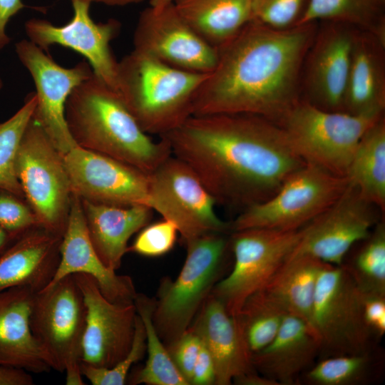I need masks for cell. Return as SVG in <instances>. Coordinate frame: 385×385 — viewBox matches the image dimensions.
Segmentation results:
<instances>
[{
    "label": "cell",
    "instance_id": "cell-3",
    "mask_svg": "<svg viewBox=\"0 0 385 385\" xmlns=\"http://www.w3.org/2000/svg\"><path fill=\"white\" fill-rule=\"evenodd\" d=\"M77 146L150 173L172 155L168 142L153 140L140 128L120 93L94 73L77 86L65 108Z\"/></svg>",
    "mask_w": 385,
    "mask_h": 385
},
{
    "label": "cell",
    "instance_id": "cell-5",
    "mask_svg": "<svg viewBox=\"0 0 385 385\" xmlns=\"http://www.w3.org/2000/svg\"><path fill=\"white\" fill-rule=\"evenodd\" d=\"M227 233L211 232L185 242L187 254L177 277L162 280L153 322L166 347L183 334L222 278L230 247Z\"/></svg>",
    "mask_w": 385,
    "mask_h": 385
},
{
    "label": "cell",
    "instance_id": "cell-32",
    "mask_svg": "<svg viewBox=\"0 0 385 385\" xmlns=\"http://www.w3.org/2000/svg\"><path fill=\"white\" fill-rule=\"evenodd\" d=\"M287 314L263 289L245 301L237 316L252 354L274 339Z\"/></svg>",
    "mask_w": 385,
    "mask_h": 385
},
{
    "label": "cell",
    "instance_id": "cell-42",
    "mask_svg": "<svg viewBox=\"0 0 385 385\" xmlns=\"http://www.w3.org/2000/svg\"><path fill=\"white\" fill-rule=\"evenodd\" d=\"M190 384L215 385L214 363L210 353L202 344L192 369Z\"/></svg>",
    "mask_w": 385,
    "mask_h": 385
},
{
    "label": "cell",
    "instance_id": "cell-27",
    "mask_svg": "<svg viewBox=\"0 0 385 385\" xmlns=\"http://www.w3.org/2000/svg\"><path fill=\"white\" fill-rule=\"evenodd\" d=\"M181 17L217 49L252 20V0H174Z\"/></svg>",
    "mask_w": 385,
    "mask_h": 385
},
{
    "label": "cell",
    "instance_id": "cell-17",
    "mask_svg": "<svg viewBox=\"0 0 385 385\" xmlns=\"http://www.w3.org/2000/svg\"><path fill=\"white\" fill-rule=\"evenodd\" d=\"M72 193L83 200L150 207L148 173L105 155L73 148L64 155Z\"/></svg>",
    "mask_w": 385,
    "mask_h": 385
},
{
    "label": "cell",
    "instance_id": "cell-48",
    "mask_svg": "<svg viewBox=\"0 0 385 385\" xmlns=\"http://www.w3.org/2000/svg\"><path fill=\"white\" fill-rule=\"evenodd\" d=\"M150 6L155 9H161L170 4H172L174 0H149Z\"/></svg>",
    "mask_w": 385,
    "mask_h": 385
},
{
    "label": "cell",
    "instance_id": "cell-12",
    "mask_svg": "<svg viewBox=\"0 0 385 385\" xmlns=\"http://www.w3.org/2000/svg\"><path fill=\"white\" fill-rule=\"evenodd\" d=\"M150 207L173 222L184 241L211 232L227 233L230 222L215 212V200L194 171L171 155L148 173Z\"/></svg>",
    "mask_w": 385,
    "mask_h": 385
},
{
    "label": "cell",
    "instance_id": "cell-46",
    "mask_svg": "<svg viewBox=\"0 0 385 385\" xmlns=\"http://www.w3.org/2000/svg\"><path fill=\"white\" fill-rule=\"evenodd\" d=\"M75 1V0H71ZM80 1H88L89 3H98V4H103L108 6H127L130 4H138L144 0H80Z\"/></svg>",
    "mask_w": 385,
    "mask_h": 385
},
{
    "label": "cell",
    "instance_id": "cell-40",
    "mask_svg": "<svg viewBox=\"0 0 385 385\" xmlns=\"http://www.w3.org/2000/svg\"><path fill=\"white\" fill-rule=\"evenodd\" d=\"M201 347L202 343L198 337L189 329L167 346L175 366L189 385Z\"/></svg>",
    "mask_w": 385,
    "mask_h": 385
},
{
    "label": "cell",
    "instance_id": "cell-33",
    "mask_svg": "<svg viewBox=\"0 0 385 385\" xmlns=\"http://www.w3.org/2000/svg\"><path fill=\"white\" fill-rule=\"evenodd\" d=\"M376 353L339 355L318 359L300 378L312 385H361L371 381Z\"/></svg>",
    "mask_w": 385,
    "mask_h": 385
},
{
    "label": "cell",
    "instance_id": "cell-25",
    "mask_svg": "<svg viewBox=\"0 0 385 385\" xmlns=\"http://www.w3.org/2000/svg\"><path fill=\"white\" fill-rule=\"evenodd\" d=\"M385 108V44L358 29L351 57L344 111L383 114Z\"/></svg>",
    "mask_w": 385,
    "mask_h": 385
},
{
    "label": "cell",
    "instance_id": "cell-39",
    "mask_svg": "<svg viewBox=\"0 0 385 385\" xmlns=\"http://www.w3.org/2000/svg\"><path fill=\"white\" fill-rule=\"evenodd\" d=\"M0 227L19 237L41 226L25 198L0 188Z\"/></svg>",
    "mask_w": 385,
    "mask_h": 385
},
{
    "label": "cell",
    "instance_id": "cell-41",
    "mask_svg": "<svg viewBox=\"0 0 385 385\" xmlns=\"http://www.w3.org/2000/svg\"><path fill=\"white\" fill-rule=\"evenodd\" d=\"M363 307L366 323L378 340L385 333V295L364 293Z\"/></svg>",
    "mask_w": 385,
    "mask_h": 385
},
{
    "label": "cell",
    "instance_id": "cell-28",
    "mask_svg": "<svg viewBox=\"0 0 385 385\" xmlns=\"http://www.w3.org/2000/svg\"><path fill=\"white\" fill-rule=\"evenodd\" d=\"M325 264L309 256L289 257L263 289L287 314L312 326L317 281Z\"/></svg>",
    "mask_w": 385,
    "mask_h": 385
},
{
    "label": "cell",
    "instance_id": "cell-38",
    "mask_svg": "<svg viewBox=\"0 0 385 385\" xmlns=\"http://www.w3.org/2000/svg\"><path fill=\"white\" fill-rule=\"evenodd\" d=\"M178 233L176 225L165 219L148 224L139 231L128 252L149 257L163 256L173 248Z\"/></svg>",
    "mask_w": 385,
    "mask_h": 385
},
{
    "label": "cell",
    "instance_id": "cell-18",
    "mask_svg": "<svg viewBox=\"0 0 385 385\" xmlns=\"http://www.w3.org/2000/svg\"><path fill=\"white\" fill-rule=\"evenodd\" d=\"M86 308L81 363L111 368L129 352L135 333L134 303L112 302L89 275L74 274Z\"/></svg>",
    "mask_w": 385,
    "mask_h": 385
},
{
    "label": "cell",
    "instance_id": "cell-34",
    "mask_svg": "<svg viewBox=\"0 0 385 385\" xmlns=\"http://www.w3.org/2000/svg\"><path fill=\"white\" fill-rule=\"evenodd\" d=\"M350 262L342 265L364 294L385 295V226L377 223L361 241Z\"/></svg>",
    "mask_w": 385,
    "mask_h": 385
},
{
    "label": "cell",
    "instance_id": "cell-30",
    "mask_svg": "<svg viewBox=\"0 0 385 385\" xmlns=\"http://www.w3.org/2000/svg\"><path fill=\"white\" fill-rule=\"evenodd\" d=\"M384 5L378 0H308L297 25L335 21L373 34L385 43Z\"/></svg>",
    "mask_w": 385,
    "mask_h": 385
},
{
    "label": "cell",
    "instance_id": "cell-21",
    "mask_svg": "<svg viewBox=\"0 0 385 385\" xmlns=\"http://www.w3.org/2000/svg\"><path fill=\"white\" fill-rule=\"evenodd\" d=\"M188 329L198 337L212 359L215 385H230L256 371L238 316L230 314L212 294Z\"/></svg>",
    "mask_w": 385,
    "mask_h": 385
},
{
    "label": "cell",
    "instance_id": "cell-16",
    "mask_svg": "<svg viewBox=\"0 0 385 385\" xmlns=\"http://www.w3.org/2000/svg\"><path fill=\"white\" fill-rule=\"evenodd\" d=\"M374 206L349 183L333 205L302 227L301 239L289 257L305 255L342 265L353 246L367 237L377 224Z\"/></svg>",
    "mask_w": 385,
    "mask_h": 385
},
{
    "label": "cell",
    "instance_id": "cell-22",
    "mask_svg": "<svg viewBox=\"0 0 385 385\" xmlns=\"http://www.w3.org/2000/svg\"><path fill=\"white\" fill-rule=\"evenodd\" d=\"M319 338L306 321L287 314L274 339L252 354L255 369L278 385H294L319 358Z\"/></svg>",
    "mask_w": 385,
    "mask_h": 385
},
{
    "label": "cell",
    "instance_id": "cell-24",
    "mask_svg": "<svg viewBox=\"0 0 385 385\" xmlns=\"http://www.w3.org/2000/svg\"><path fill=\"white\" fill-rule=\"evenodd\" d=\"M62 237L41 227L25 232L0 255V289L26 286L38 292L52 279Z\"/></svg>",
    "mask_w": 385,
    "mask_h": 385
},
{
    "label": "cell",
    "instance_id": "cell-35",
    "mask_svg": "<svg viewBox=\"0 0 385 385\" xmlns=\"http://www.w3.org/2000/svg\"><path fill=\"white\" fill-rule=\"evenodd\" d=\"M36 104L35 93L9 119L0 123V188L24 197L16 171V160L24 131Z\"/></svg>",
    "mask_w": 385,
    "mask_h": 385
},
{
    "label": "cell",
    "instance_id": "cell-2",
    "mask_svg": "<svg viewBox=\"0 0 385 385\" xmlns=\"http://www.w3.org/2000/svg\"><path fill=\"white\" fill-rule=\"evenodd\" d=\"M317 22L273 29L250 21L217 48L192 115L250 114L277 123L299 100L302 70Z\"/></svg>",
    "mask_w": 385,
    "mask_h": 385
},
{
    "label": "cell",
    "instance_id": "cell-36",
    "mask_svg": "<svg viewBox=\"0 0 385 385\" xmlns=\"http://www.w3.org/2000/svg\"><path fill=\"white\" fill-rule=\"evenodd\" d=\"M143 323L137 313L135 333L131 348L121 361L111 368H103L81 363V372L93 385H123L132 366L145 354L146 341Z\"/></svg>",
    "mask_w": 385,
    "mask_h": 385
},
{
    "label": "cell",
    "instance_id": "cell-9",
    "mask_svg": "<svg viewBox=\"0 0 385 385\" xmlns=\"http://www.w3.org/2000/svg\"><path fill=\"white\" fill-rule=\"evenodd\" d=\"M348 185L346 177L305 163L271 197L244 209L230 222V230L300 229L333 205Z\"/></svg>",
    "mask_w": 385,
    "mask_h": 385
},
{
    "label": "cell",
    "instance_id": "cell-49",
    "mask_svg": "<svg viewBox=\"0 0 385 385\" xmlns=\"http://www.w3.org/2000/svg\"><path fill=\"white\" fill-rule=\"evenodd\" d=\"M3 84H4V83H3L2 78H1V76H0V91H1V90L2 89V88H3Z\"/></svg>",
    "mask_w": 385,
    "mask_h": 385
},
{
    "label": "cell",
    "instance_id": "cell-4",
    "mask_svg": "<svg viewBox=\"0 0 385 385\" xmlns=\"http://www.w3.org/2000/svg\"><path fill=\"white\" fill-rule=\"evenodd\" d=\"M207 74L173 67L133 49L118 61V88L143 130L160 137L192 115Z\"/></svg>",
    "mask_w": 385,
    "mask_h": 385
},
{
    "label": "cell",
    "instance_id": "cell-7",
    "mask_svg": "<svg viewBox=\"0 0 385 385\" xmlns=\"http://www.w3.org/2000/svg\"><path fill=\"white\" fill-rule=\"evenodd\" d=\"M86 308L73 274L36 292L30 327L51 369L66 374V384L83 385L81 372Z\"/></svg>",
    "mask_w": 385,
    "mask_h": 385
},
{
    "label": "cell",
    "instance_id": "cell-31",
    "mask_svg": "<svg viewBox=\"0 0 385 385\" xmlns=\"http://www.w3.org/2000/svg\"><path fill=\"white\" fill-rule=\"evenodd\" d=\"M136 311L145 328L147 360L132 377L133 384L189 385L175 366L153 322L155 298L138 293L134 300Z\"/></svg>",
    "mask_w": 385,
    "mask_h": 385
},
{
    "label": "cell",
    "instance_id": "cell-1",
    "mask_svg": "<svg viewBox=\"0 0 385 385\" xmlns=\"http://www.w3.org/2000/svg\"><path fill=\"white\" fill-rule=\"evenodd\" d=\"M217 204L244 209L271 197L306 163L284 130L250 114L192 115L160 136Z\"/></svg>",
    "mask_w": 385,
    "mask_h": 385
},
{
    "label": "cell",
    "instance_id": "cell-47",
    "mask_svg": "<svg viewBox=\"0 0 385 385\" xmlns=\"http://www.w3.org/2000/svg\"><path fill=\"white\" fill-rule=\"evenodd\" d=\"M19 237L14 236L0 227V255Z\"/></svg>",
    "mask_w": 385,
    "mask_h": 385
},
{
    "label": "cell",
    "instance_id": "cell-44",
    "mask_svg": "<svg viewBox=\"0 0 385 385\" xmlns=\"http://www.w3.org/2000/svg\"><path fill=\"white\" fill-rule=\"evenodd\" d=\"M31 373L24 369L0 365V385H33Z\"/></svg>",
    "mask_w": 385,
    "mask_h": 385
},
{
    "label": "cell",
    "instance_id": "cell-23",
    "mask_svg": "<svg viewBox=\"0 0 385 385\" xmlns=\"http://www.w3.org/2000/svg\"><path fill=\"white\" fill-rule=\"evenodd\" d=\"M36 292L26 286L0 289V365L41 374L51 368L30 327Z\"/></svg>",
    "mask_w": 385,
    "mask_h": 385
},
{
    "label": "cell",
    "instance_id": "cell-45",
    "mask_svg": "<svg viewBox=\"0 0 385 385\" xmlns=\"http://www.w3.org/2000/svg\"><path fill=\"white\" fill-rule=\"evenodd\" d=\"M232 383L241 385H278L274 381L261 375L257 371L241 376Z\"/></svg>",
    "mask_w": 385,
    "mask_h": 385
},
{
    "label": "cell",
    "instance_id": "cell-20",
    "mask_svg": "<svg viewBox=\"0 0 385 385\" xmlns=\"http://www.w3.org/2000/svg\"><path fill=\"white\" fill-rule=\"evenodd\" d=\"M78 273L91 276L111 302L134 303L138 293L132 279L118 274L101 261L88 232L81 200L72 193L68 222L60 245L59 263L48 285Z\"/></svg>",
    "mask_w": 385,
    "mask_h": 385
},
{
    "label": "cell",
    "instance_id": "cell-6",
    "mask_svg": "<svg viewBox=\"0 0 385 385\" xmlns=\"http://www.w3.org/2000/svg\"><path fill=\"white\" fill-rule=\"evenodd\" d=\"M382 117L325 110L299 100L277 123L306 163L346 177L361 137Z\"/></svg>",
    "mask_w": 385,
    "mask_h": 385
},
{
    "label": "cell",
    "instance_id": "cell-8",
    "mask_svg": "<svg viewBox=\"0 0 385 385\" xmlns=\"http://www.w3.org/2000/svg\"><path fill=\"white\" fill-rule=\"evenodd\" d=\"M364 293L342 266L326 263L319 276L312 326L320 341L318 359L374 352L377 339L364 315Z\"/></svg>",
    "mask_w": 385,
    "mask_h": 385
},
{
    "label": "cell",
    "instance_id": "cell-13",
    "mask_svg": "<svg viewBox=\"0 0 385 385\" xmlns=\"http://www.w3.org/2000/svg\"><path fill=\"white\" fill-rule=\"evenodd\" d=\"M15 52L36 87V104L32 118L65 155L77 146L66 123V103L72 91L93 75L92 68L86 61L64 68L29 39L18 41Z\"/></svg>",
    "mask_w": 385,
    "mask_h": 385
},
{
    "label": "cell",
    "instance_id": "cell-37",
    "mask_svg": "<svg viewBox=\"0 0 385 385\" xmlns=\"http://www.w3.org/2000/svg\"><path fill=\"white\" fill-rule=\"evenodd\" d=\"M307 4L308 0H252V20L273 29L290 28L298 24Z\"/></svg>",
    "mask_w": 385,
    "mask_h": 385
},
{
    "label": "cell",
    "instance_id": "cell-50",
    "mask_svg": "<svg viewBox=\"0 0 385 385\" xmlns=\"http://www.w3.org/2000/svg\"><path fill=\"white\" fill-rule=\"evenodd\" d=\"M380 3H381L382 4H385V0H378Z\"/></svg>",
    "mask_w": 385,
    "mask_h": 385
},
{
    "label": "cell",
    "instance_id": "cell-29",
    "mask_svg": "<svg viewBox=\"0 0 385 385\" xmlns=\"http://www.w3.org/2000/svg\"><path fill=\"white\" fill-rule=\"evenodd\" d=\"M349 183L361 196L385 208V121L379 120L361 137L349 165Z\"/></svg>",
    "mask_w": 385,
    "mask_h": 385
},
{
    "label": "cell",
    "instance_id": "cell-26",
    "mask_svg": "<svg viewBox=\"0 0 385 385\" xmlns=\"http://www.w3.org/2000/svg\"><path fill=\"white\" fill-rule=\"evenodd\" d=\"M81 203L96 252L108 267L116 271L128 252L130 238L149 224L153 210L140 205L115 206L83 200Z\"/></svg>",
    "mask_w": 385,
    "mask_h": 385
},
{
    "label": "cell",
    "instance_id": "cell-11",
    "mask_svg": "<svg viewBox=\"0 0 385 385\" xmlns=\"http://www.w3.org/2000/svg\"><path fill=\"white\" fill-rule=\"evenodd\" d=\"M302 235L295 230L250 228L232 232L234 265L211 294L232 315H237L245 301L263 289L288 259Z\"/></svg>",
    "mask_w": 385,
    "mask_h": 385
},
{
    "label": "cell",
    "instance_id": "cell-14",
    "mask_svg": "<svg viewBox=\"0 0 385 385\" xmlns=\"http://www.w3.org/2000/svg\"><path fill=\"white\" fill-rule=\"evenodd\" d=\"M134 50L173 67L207 74L215 68L218 51L205 41L178 14L173 3L161 9L149 6L138 19Z\"/></svg>",
    "mask_w": 385,
    "mask_h": 385
},
{
    "label": "cell",
    "instance_id": "cell-43",
    "mask_svg": "<svg viewBox=\"0 0 385 385\" xmlns=\"http://www.w3.org/2000/svg\"><path fill=\"white\" fill-rule=\"evenodd\" d=\"M26 6L22 0H0V51L10 43L6 33L9 21Z\"/></svg>",
    "mask_w": 385,
    "mask_h": 385
},
{
    "label": "cell",
    "instance_id": "cell-15",
    "mask_svg": "<svg viewBox=\"0 0 385 385\" xmlns=\"http://www.w3.org/2000/svg\"><path fill=\"white\" fill-rule=\"evenodd\" d=\"M72 19L62 26L33 18L24 25L28 39L47 52L53 45L71 48L86 58L93 73L106 85L118 91V61L110 42L116 36L120 25L115 20L96 23L90 14L91 3L72 1Z\"/></svg>",
    "mask_w": 385,
    "mask_h": 385
},
{
    "label": "cell",
    "instance_id": "cell-10",
    "mask_svg": "<svg viewBox=\"0 0 385 385\" xmlns=\"http://www.w3.org/2000/svg\"><path fill=\"white\" fill-rule=\"evenodd\" d=\"M16 171L40 226L62 237L72 195L70 178L64 155L32 117L20 143Z\"/></svg>",
    "mask_w": 385,
    "mask_h": 385
},
{
    "label": "cell",
    "instance_id": "cell-19",
    "mask_svg": "<svg viewBox=\"0 0 385 385\" xmlns=\"http://www.w3.org/2000/svg\"><path fill=\"white\" fill-rule=\"evenodd\" d=\"M321 23L302 70L307 101L325 110L344 111L352 47L358 29L340 22Z\"/></svg>",
    "mask_w": 385,
    "mask_h": 385
}]
</instances>
